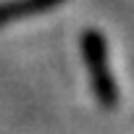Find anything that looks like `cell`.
<instances>
[{
    "mask_svg": "<svg viewBox=\"0 0 134 134\" xmlns=\"http://www.w3.org/2000/svg\"><path fill=\"white\" fill-rule=\"evenodd\" d=\"M84 58L92 69V84H95V92L100 97L103 105H113L116 103V82L110 76V66H108V50H105V42L97 32H87L84 40Z\"/></svg>",
    "mask_w": 134,
    "mask_h": 134,
    "instance_id": "cell-1",
    "label": "cell"
}]
</instances>
